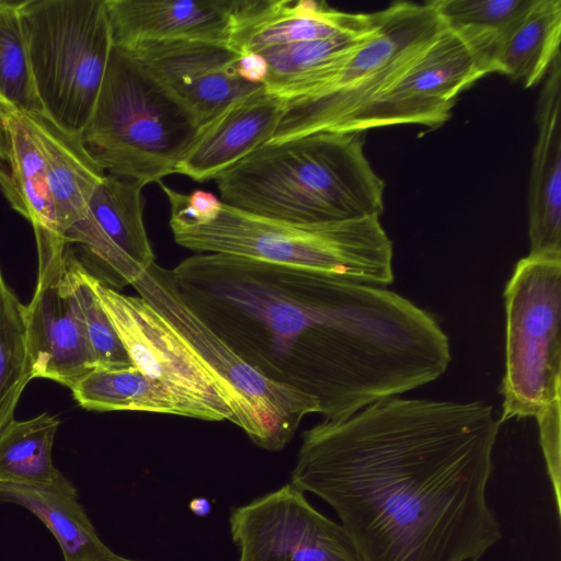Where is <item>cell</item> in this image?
I'll use <instances>...</instances> for the list:
<instances>
[{"instance_id":"5","label":"cell","mask_w":561,"mask_h":561,"mask_svg":"<svg viewBox=\"0 0 561 561\" xmlns=\"http://www.w3.org/2000/svg\"><path fill=\"white\" fill-rule=\"evenodd\" d=\"M198 127L194 114L178 98L113 46L80 138L106 174L145 187L176 173Z\"/></svg>"},{"instance_id":"7","label":"cell","mask_w":561,"mask_h":561,"mask_svg":"<svg viewBox=\"0 0 561 561\" xmlns=\"http://www.w3.org/2000/svg\"><path fill=\"white\" fill-rule=\"evenodd\" d=\"M377 13L371 36L317 91L286 101L268 142L337 133L389 88L445 27L428 1H397Z\"/></svg>"},{"instance_id":"17","label":"cell","mask_w":561,"mask_h":561,"mask_svg":"<svg viewBox=\"0 0 561 561\" xmlns=\"http://www.w3.org/2000/svg\"><path fill=\"white\" fill-rule=\"evenodd\" d=\"M374 13H347L314 0H234L229 47L247 51L332 37L370 25Z\"/></svg>"},{"instance_id":"31","label":"cell","mask_w":561,"mask_h":561,"mask_svg":"<svg viewBox=\"0 0 561 561\" xmlns=\"http://www.w3.org/2000/svg\"><path fill=\"white\" fill-rule=\"evenodd\" d=\"M158 184L169 201L172 222L204 225L214 220L221 210L224 203L210 192L196 190L192 194H184L162 182Z\"/></svg>"},{"instance_id":"20","label":"cell","mask_w":561,"mask_h":561,"mask_svg":"<svg viewBox=\"0 0 561 561\" xmlns=\"http://www.w3.org/2000/svg\"><path fill=\"white\" fill-rule=\"evenodd\" d=\"M377 24L378 13L374 12L373 23L364 28L255 51L268 66L264 89L286 101L312 94L371 36Z\"/></svg>"},{"instance_id":"23","label":"cell","mask_w":561,"mask_h":561,"mask_svg":"<svg viewBox=\"0 0 561 561\" xmlns=\"http://www.w3.org/2000/svg\"><path fill=\"white\" fill-rule=\"evenodd\" d=\"M8 173L0 191L10 206L33 227L34 234L64 239L58 230L55 207L48 188L46 162L38 137L24 112L8 107Z\"/></svg>"},{"instance_id":"9","label":"cell","mask_w":561,"mask_h":561,"mask_svg":"<svg viewBox=\"0 0 561 561\" xmlns=\"http://www.w3.org/2000/svg\"><path fill=\"white\" fill-rule=\"evenodd\" d=\"M501 424L539 417L561 400V256L520 259L504 290Z\"/></svg>"},{"instance_id":"15","label":"cell","mask_w":561,"mask_h":561,"mask_svg":"<svg viewBox=\"0 0 561 561\" xmlns=\"http://www.w3.org/2000/svg\"><path fill=\"white\" fill-rule=\"evenodd\" d=\"M285 108L286 100L264 88L237 100L198 127L176 173L215 180L272 139Z\"/></svg>"},{"instance_id":"1","label":"cell","mask_w":561,"mask_h":561,"mask_svg":"<svg viewBox=\"0 0 561 561\" xmlns=\"http://www.w3.org/2000/svg\"><path fill=\"white\" fill-rule=\"evenodd\" d=\"M187 307L265 377L313 398L323 420L439 378L450 345L436 319L380 286L219 253L171 270Z\"/></svg>"},{"instance_id":"35","label":"cell","mask_w":561,"mask_h":561,"mask_svg":"<svg viewBox=\"0 0 561 561\" xmlns=\"http://www.w3.org/2000/svg\"><path fill=\"white\" fill-rule=\"evenodd\" d=\"M188 508L198 517H206L211 512V504L207 497H194L188 503Z\"/></svg>"},{"instance_id":"8","label":"cell","mask_w":561,"mask_h":561,"mask_svg":"<svg viewBox=\"0 0 561 561\" xmlns=\"http://www.w3.org/2000/svg\"><path fill=\"white\" fill-rule=\"evenodd\" d=\"M130 285L191 344L225 391L233 411L232 423L255 445L280 450L305 416L320 413L313 398L265 377L213 332L183 301L171 270L154 262Z\"/></svg>"},{"instance_id":"19","label":"cell","mask_w":561,"mask_h":561,"mask_svg":"<svg viewBox=\"0 0 561 561\" xmlns=\"http://www.w3.org/2000/svg\"><path fill=\"white\" fill-rule=\"evenodd\" d=\"M24 113L44 152L58 230L65 240L67 230L89 213L90 198L106 173L91 158L80 136L65 130L44 112Z\"/></svg>"},{"instance_id":"21","label":"cell","mask_w":561,"mask_h":561,"mask_svg":"<svg viewBox=\"0 0 561 561\" xmlns=\"http://www.w3.org/2000/svg\"><path fill=\"white\" fill-rule=\"evenodd\" d=\"M69 389L76 402L89 411H141L215 421L205 408L176 394L134 365L95 366Z\"/></svg>"},{"instance_id":"25","label":"cell","mask_w":561,"mask_h":561,"mask_svg":"<svg viewBox=\"0 0 561 561\" xmlns=\"http://www.w3.org/2000/svg\"><path fill=\"white\" fill-rule=\"evenodd\" d=\"M142 188L137 182L105 174L89 202L96 225L136 276L154 263L144 224Z\"/></svg>"},{"instance_id":"6","label":"cell","mask_w":561,"mask_h":561,"mask_svg":"<svg viewBox=\"0 0 561 561\" xmlns=\"http://www.w3.org/2000/svg\"><path fill=\"white\" fill-rule=\"evenodd\" d=\"M19 10L43 111L80 136L113 48L105 0H26Z\"/></svg>"},{"instance_id":"12","label":"cell","mask_w":561,"mask_h":561,"mask_svg":"<svg viewBox=\"0 0 561 561\" xmlns=\"http://www.w3.org/2000/svg\"><path fill=\"white\" fill-rule=\"evenodd\" d=\"M229 523L239 561H359L343 526L291 483L234 507Z\"/></svg>"},{"instance_id":"22","label":"cell","mask_w":561,"mask_h":561,"mask_svg":"<svg viewBox=\"0 0 561 561\" xmlns=\"http://www.w3.org/2000/svg\"><path fill=\"white\" fill-rule=\"evenodd\" d=\"M0 501L25 507L56 538L65 561H102L114 552L100 539L73 484L60 473L42 485L0 483Z\"/></svg>"},{"instance_id":"36","label":"cell","mask_w":561,"mask_h":561,"mask_svg":"<svg viewBox=\"0 0 561 561\" xmlns=\"http://www.w3.org/2000/svg\"><path fill=\"white\" fill-rule=\"evenodd\" d=\"M102 561H139V560H133V559H127V558H123L121 556H117L116 553H114L113 556L102 560Z\"/></svg>"},{"instance_id":"10","label":"cell","mask_w":561,"mask_h":561,"mask_svg":"<svg viewBox=\"0 0 561 561\" xmlns=\"http://www.w3.org/2000/svg\"><path fill=\"white\" fill-rule=\"evenodd\" d=\"M90 282L131 364L176 394L205 408L215 421L233 422L228 398L183 335L140 296Z\"/></svg>"},{"instance_id":"18","label":"cell","mask_w":561,"mask_h":561,"mask_svg":"<svg viewBox=\"0 0 561 561\" xmlns=\"http://www.w3.org/2000/svg\"><path fill=\"white\" fill-rule=\"evenodd\" d=\"M528 190L529 255L561 256V56L540 91Z\"/></svg>"},{"instance_id":"32","label":"cell","mask_w":561,"mask_h":561,"mask_svg":"<svg viewBox=\"0 0 561 561\" xmlns=\"http://www.w3.org/2000/svg\"><path fill=\"white\" fill-rule=\"evenodd\" d=\"M539 439L551 481L558 515H561V412L557 405L536 419Z\"/></svg>"},{"instance_id":"2","label":"cell","mask_w":561,"mask_h":561,"mask_svg":"<svg viewBox=\"0 0 561 561\" xmlns=\"http://www.w3.org/2000/svg\"><path fill=\"white\" fill-rule=\"evenodd\" d=\"M501 422L482 401L390 397L302 434L290 483L337 514L359 561H478Z\"/></svg>"},{"instance_id":"26","label":"cell","mask_w":561,"mask_h":561,"mask_svg":"<svg viewBox=\"0 0 561 561\" xmlns=\"http://www.w3.org/2000/svg\"><path fill=\"white\" fill-rule=\"evenodd\" d=\"M60 420L42 413L13 419L0 430V483L42 485L61 473L53 462V446Z\"/></svg>"},{"instance_id":"33","label":"cell","mask_w":561,"mask_h":561,"mask_svg":"<svg viewBox=\"0 0 561 561\" xmlns=\"http://www.w3.org/2000/svg\"><path fill=\"white\" fill-rule=\"evenodd\" d=\"M236 69L242 80L253 84H264L268 75V66L265 58L255 51L240 54Z\"/></svg>"},{"instance_id":"27","label":"cell","mask_w":561,"mask_h":561,"mask_svg":"<svg viewBox=\"0 0 561 561\" xmlns=\"http://www.w3.org/2000/svg\"><path fill=\"white\" fill-rule=\"evenodd\" d=\"M537 0L428 1L446 28L460 36L488 62L507 32Z\"/></svg>"},{"instance_id":"28","label":"cell","mask_w":561,"mask_h":561,"mask_svg":"<svg viewBox=\"0 0 561 561\" xmlns=\"http://www.w3.org/2000/svg\"><path fill=\"white\" fill-rule=\"evenodd\" d=\"M25 305L0 266V430L14 419L20 397L32 380Z\"/></svg>"},{"instance_id":"30","label":"cell","mask_w":561,"mask_h":561,"mask_svg":"<svg viewBox=\"0 0 561 561\" xmlns=\"http://www.w3.org/2000/svg\"><path fill=\"white\" fill-rule=\"evenodd\" d=\"M68 270L72 291L81 311L95 366L118 367L133 365L92 288L90 282L91 273L75 254L70 244Z\"/></svg>"},{"instance_id":"14","label":"cell","mask_w":561,"mask_h":561,"mask_svg":"<svg viewBox=\"0 0 561 561\" xmlns=\"http://www.w3.org/2000/svg\"><path fill=\"white\" fill-rule=\"evenodd\" d=\"M119 49L178 98L194 114L199 126L237 100L264 88L238 76L239 54L224 44L160 41Z\"/></svg>"},{"instance_id":"29","label":"cell","mask_w":561,"mask_h":561,"mask_svg":"<svg viewBox=\"0 0 561 561\" xmlns=\"http://www.w3.org/2000/svg\"><path fill=\"white\" fill-rule=\"evenodd\" d=\"M20 4L0 0V101L21 112H44L30 69Z\"/></svg>"},{"instance_id":"4","label":"cell","mask_w":561,"mask_h":561,"mask_svg":"<svg viewBox=\"0 0 561 561\" xmlns=\"http://www.w3.org/2000/svg\"><path fill=\"white\" fill-rule=\"evenodd\" d=\"M186 249L242 256L383 287L393 282V247L379 217L318 225L291 224L222 204L208 224L170 221Z\"/></svg>"},{"instance_id":"16","label":"cell","mask_w":561,"mask_h":561,"mask_svg":"<svg viewBox=\"0 0 561 561\" xmlns=\"http://www.w3.org/2000/svg\"><path fill=\"white\" fill-rule=\"evenodd\" d=\"M113 46L197 41L229 46L234 0H105Z\"/></svg>"},{"instance_id":"34","label":"cell","mask_w":561,"mask_h":561,"mask_svg":"<svg viewBox=\"0 0 561 561\" xmlns=\"http://www.w3.org/2000/svg\"><path fill=\"white\" fill-rule=\"evenodd\" d=\"M9 105L0 101V181L8 173L9 133L5 124V113Z\"/></svg>"},{"instance_id":"11","label":"cell","mask_w":561,"mask_h":561,"mask_svg":"<svg viewBox=\"0 0 561 561\" xmlns=\"http://www.w3.org/2000/svg\"><path fill=\"white\" fill-rule=\"evenodd\" d=\"M485 59L448 28L410 67L337 133H360L393 125L437 128L446 123L459 94L490 73Z\"/></svg>"},{"instance_id":"13","label":"cell","mask_w":561,"mask_h":561,"mask_svg":"<svg viewBox=\"0 0 561 561\" xmlns=\"http://www.w3.org/2000/svg\"><path fill=\"white\" fill-rule=\"evenodd\" d=\"M38 275L25 320L32 378H45L69 388L95 363L69 270V244L36 239Z\"/></svg>"},{"instance_id":"24","label":"cell","mask_w":561,"mask_h":561,"mask_svg":"<svg viewBox=\"0 0 561 561\" xmlns=\"http://www.w3.org/2000/svg\"><path fill=\"white\" fill-rule=\"evenodd\" d=\"M560 41L561 1L537 0L497 45L492 72L531 88L545 79L560 55Z\"/></svg>"},{"instance_id":"3","label":"cell","mask_w":561,"mask_h":561,"mask_svg":"<svg viewBox=\"0 0 561 561\" xmlns=\"http://www.w3.org/2000/svg\"><path fill=\"white\" fill-rule=\"evenodd\" d=\"M221 202L263 218L318 225L379 217L386 184L360 133L267 142L216 179Z\"/></svg>"}]
</instances>
